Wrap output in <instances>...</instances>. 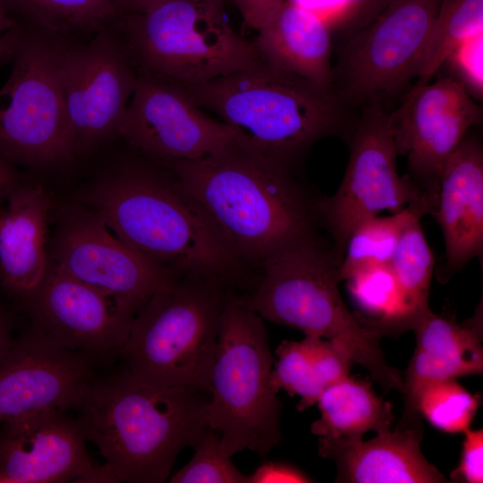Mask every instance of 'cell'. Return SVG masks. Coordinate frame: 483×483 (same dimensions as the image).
I'll return each mask as SVG.
<instances>
[{
	"instance_id": "obj_1",
	"label": "cell",
	"mask_w": 483,
	"mask_h": 483,
	"mask_svg": "<svg viewBox=\"0 0 483 483\" xmlns=\"http://www.w3.org/2000/svg\"><path fill=\"white\" fill-rule=\"evenodd\" d=\"M178 184L248 267L320 237L315 196L292 169L238 143L193 160L166 161Z\"/></svg>"
},
{
	"instance_id": "obj_2",
	"label": "cell",
	"mask_w": 483,
	"mask_h": 483,
	"mask_svg": "<svg viewBox=\"0 0 483 483\" xmlns=\"http://www.w3.org/2000/svg\"><path fill=\"white\" fill-rule=\"evenodd\" d=\"M83 200L130 248L177 276L241 286L249 267L233 252L173 175L125 164L93 184Z\"/></svg>"
},
{
	"instance_id": "obj_3",
	"label": "cell",
	"mask_w": 483,
	"mask_h": 483,
	"mask_svg": "<svg viewBox=\"0 0 483 483\" xmlns=\"http://www.w3.org/2000/svg\"><path fill=\"white\" fill-rule=\"evenodd\" d=\"M209 399L207 389L152 385L125 369L91 383L77 419L116 482L162 483L209 428Z\"/></svg>"
},
{
	"instance_id": "obj_4",
	"label": "cell",
	"mask_w": 483,
	"mask_h": 483,
	"mask_svg": "<svg viewBox=\"0 0 483 483\" xmlns=\"http://www.w3.org/2000/svg\"><path fill=\"white\" fill-rule=\"evenodd\" d=\"M183 86L197 106L231 128L238 143L290 169L317 141L351 135L355 125L332 87L260 58L206 83Z\"/></svg>"
},
{
	"instance_id": "obj_5",
	"label": "cell",
	"mask_w": 483,
	"mask_h": 483,
	"mask_svg": "<svg viewBox=\"0 0 483 483\" xmlns=\"http://www.w3.org/2000/svg\"><path fill=\"white\" fill-rule=\"evenodd\" d=\"M339 265L332 245L320 237L294 244L267 258L254 289L236 300L272 323L341 342L385 392L401 393L402 377L386 360L382 335L353 315L341 296Z\"/></svg>"
},
{
	"instance_id": "obj_6",
	"label": "cell",
	"mask_w": 483,
	"mask_h": 483,
	"mask_svg": "<svg viewBox=\"0 0 483 483\" xmlns=\"http://www.w3.org/2000/svg\"><path fill=\"white\" fill-rule=\"evenodd\" d=\"M273 358L263 318L231 292L219 318L206 408L223 453L246 449L266 458L281 442V403L270 385Z\"/></svg>"
},
{
	"instance_id": "obj_7",
	"label": "cell",
	"mask_w": 483,
	"mask_h": 483,
	"mask_svg": "<svg viewBox=\"0 0 483 483\" xmlns=\"http://www.w3.org/2000/svg\"><path fill=\"white\" fill-rule=\"evenodd\" d=\"M231 292L217 280L182 275L153 295L116 353L125 369L152 385L208 390L219 318Z\"/></svg>"
},
{
	"instance_id": "obj_8",
	"label": "cell",
	"mask_w": 483,
	"mask_h": 483,
	"mask_svg": "<svg viewBox=\"0 0 483 483\" xmlns=\"http://www.w3.org/2000/svg\"><path fill=\"white\" fill-rule=\"evenodd\" d=\"M138 72L185 86L206 83L254 64L253 43L232 28L224 0H160L116 23Z\"/></svg>"
},
{
	"instance_id": "obj_9",
	"label": "cell",
	"mask_w": 483,
	"mask_h": 483,
	"mask_svg": "<svg viewBox=\"0 0 483 483\" xmlns=\"http://www.w3.org/2000/svg\"><path fill=\"white\" fill-rule=\"evenodd\" d=\"M57 39L23 27L0 89V154L13 165L50 166L74 157Z\"/></svg>"
},
{
	"instance_id": "obj_10",
	"label": "cell",
	"mask_w": 483,
	"mask_h": 483,
	"mask_svg": "<svg viewBox=\"0 0 483 483\" xmlns=\"http://www.w3.org/2000/svg\"><path fill=\"white\" fill-rule=\"evenodd\" d=\"M350 137L349 160L337 191L315 200L318 225L327 232L340 263L348 238L364 221L385 210L394 214L425 199L436 201L409 175L398 174L390 114L380 100L367 105Z\"/></svg>"
},
{
	"instance_id": "obj_11",
	"label": "cell",
	"mask_w": 483,
	"mask_h": 483,
	"mask_svg": "<svg viewBox=\"0 0 483 483\" xmlns=\"http://www.w3.org/2000/svg\"><path fill=\"white\" fill-rule=\"evenodd\" d=\"M57 55L75 157L118 135L138 71L115 25L84 42L57 39Z\"/></svg>"
},
{
	"instance_id": "obj_12",
	"label": "cell",
	"mask_w": 483,
	"mask_h": 483,
	"mask_svg": "<svg viewBox=\"0 0 483 483\" xmlns=\"http://www.w3.org/2000/svg\"><path fill=\"white\" fill-rule=\"evenodd\" d=\"M439 0H392L346 38L331 87L346 105L380 100L417 78Z\"/></svg>"
},
{
	"instance_id": "obj_13",
	"label": "cell",
	"mask_w": 483,
	"mask_h": 483,
	"mask_svg": "<svg viewBox=\"0 0 483 483\" xmlns=\"http://www.w3.org/2000/svg\"><path fill=\"white\" fill-rule=\"evenodd\" d=\"M47 251L48 259L60 269L109 295L133 317L180 277L112 234L91 209H65Z\"/></svg>"
},
{
	"instance_id": "obj_14",
	"label": "cell",
	"mask_w": 483,
	"mask_h": 483,
	"mask_svg": "<svg viewBox=\"0 0 483 483\" xmlns=\"http://www.w3.org/2000/svg\"><path fill=\"white\" fill-rule=\"evenodd\" d=\"M200 109L180 82L138 72L118 136L165 161L201 158L229 144L234 134L225 123Z\"/></svg>"
},
{
	"instance_id": "obj_15",
	"label": "cell",
	"mask_w": 483,
	"mask_h": 483,
	"mask_svg": "<svg viewBox=\"0 0 483 483\" xmlns=\"http://www.w3.org/2000/svg\"><path fill=\"white\" fill-rule=\"evenodd\" d=\"M429 82L415 84L389 114L398 154L408 159V175L436 199L447 159L481 121L482 111L458 80L445 77Z\"/></svg>"
},
{
	"instance_id": "obj_16",
	"label": "cell",
	"mask_w": 483,
	"mask_h": 483,
	"mask_svg": "<svg viewBox=\"0 0 483 483\" xmlns=\"http://www.w3.org/2000/svg\"><path fill=\"white\" fill-rule=\"evenodd\" d=\"M79 419L45 410L0 424V483L116 482L94 463Z\"/></svg>"
},
{
	"instance_id": "obj_17",
	"label": "cell",
	"mask_w": 483,
	"mask_h": 483,
	"mask_svg": "<svg viewBox=\"0 0 483 483\" xmlns=\"http://www.w3.org/2000/svg\"><path fill=\"white\" fill-rule=\"evenodd\" d=\"M21 302L33 328L64 348L87 355L116 354L134 318L112 297L49 259L42 279Z\"/></svg>"
},
{
	"instance_id": "obj_18",
	"label": "cell",
	"mask_w": 483,
	"mask_h": 483,
	"mask_svg": "<svg viewBox=\"0 0 483 483\" xmlns=\"http://www.w3.org/2000/svg\"><path fill=\"white\" fill-rule=\"evenodd\" d=\"M94 380L89 355L31 326L0 361V424L45 410L78 409Z\"/></svg>"
},
{
	"instance_id": "obj_19",
	"label": "cell",
	"mask_w": 483,
	"mask_h": 483,
	"mask_svg": "<svg viewBox=\"0 0 483 483\" xmlns=\"http://www.w3.org/2000/svg\"><path fill=\"white\" fill-rule=\"evenodd\" d=\"M445 242L444 282L483 251V148L466 135L447 159L440 175L433 214Z\"/></svg>"
},
{
	"instance_id": "obj_20",
	"label": "cell",
	"mask_w": 483,
	"mask_h": 483,
	"mask_svg": "<svg viewBox=\"0 0 483 483\" xmlns=\"http://www.w3.org/2000/svg\"><path fill=\"white\" fill-rule=\"evenodd\" d=\"M421 423H399L394 430L373 438L318 442L321 456L335 461L336 482L443 483L449 482L422 453Z\"/></svg>"
},
{
	"instance_id": "obj_21",
	"label": "cell",
	"mask_w": 483,
	"mask_h": 483,
	"mask_svg": "<svg viewBox=\"0 0 483 483\" xmlns=\"http://www.w3.org/2000/svg\"><path fill=\"white\" fill-rule=\"evenodd\" d=\"M6 199L0 213V284L22 301L47 267L52 202L41 185L23 181Z\"/></svg>"
},
{
	"instance_id": "obj_22",
	"label": "cell",
	"mask_w": 483,
	"mask_h": 483,
	"mask_svg": "<svg viewBox=\"0 0 483 483\" xmlns=\"http://www.w3.org/2000/svg\"><path fill=\"white\" fill-rule=\"evenodd\" d=\"M260 59L281 70L331 87L332 30L323 16L285 0L257 30Z\"/></svg>"
},
{
	"instance_id": "obj_23",
	"label": "cell",
	"mask_w": 483,
	"mask_h": 483,
	"mask_svg": "<svg viewBox=\"0 0 483 483\" xmlns=\"http://www.w3.org/2000/svg\"><path fill=\"white\" fill-rule=\"evenodd\" d=\"M275 354L271 387L275 394L284 390L290 396H299V411L313 406L326 388L349 376L350 365L354 363L346 345L313 335L298 342L283 341Z\"/></svg>"
},
{
	"instance_id": "obj_24",
	"label": "cell",
	"mask_w": 483,
	"mask_h": 483,
	"mask_svg": "<svg viewBox=\"0 0 483 483\" xmlns=\"http://www.w3.org/2000/svg\"><path fill=\"white\" fill-rule=\"evenodd\" d=\"M320 418L311 425L318 442L360 438L369 431L391 429L392 405L378 396L370 385L350 376L326 388L317 402Z\"/></svg>"
},
{
	"instance_id": "obj_25",
	"label": "cell",
	"mask_w": 483,
	"mask_h": 483,
	"mask_svg": "<svg viewBox=\"0 0 483 483\" xmlns=\"http://www.w3.org/2000/svg\"><path fill=\"white\" fill-rule=\"evenodd\" d=\"M22 27L49 37L77 40L117 23L122 13L115 0H1Z\"/></svg>"
},
{
	"instance_id": "obj_26",
	"label": "cell",
	"mask_w": 483,
	"mask_h": 483,
	"mask_svg": "<svg viewBox=\"0 0 483 483\" xmlns=\"http://www.w3.org/2000/svg\"><path fill=\"white\" fill-rule=\"evenodd\" d=\"M482 329V301L473 316L462 323L437 315L429 308L409 328L415 333V349L453 364L463 376L483 372Z\"/></svg>"
},
{
	"instance_id": "obj_27",
	"label": "cell",
	"mask_w": 483,
	"mask_h": 483,
	"mask_svg": "<svg viewBox=\"0 0 483 483\" xmlns=\"http://www.w3.org/2000/svg\"><path fill=\"white\" fill-rule=\"evenodd\" d=\"M435 207V201L425 199L398 213L377 216L359 225L348 238L339 266L342 282L360 267L390 264L405 229L425 215L433 214Z\"/></svg>"
},
{
	"instance_id": "obj_28",
	"label": "cell",
	"mask_w": 483,
	"mask_h": 483,
	"mask_svg": "<svg viewBox=\"0 0 483 483\" xmlns=\"http://www.w3.org/2000/svg\"><path fill=\"white\" fill-rule=\"evenodd\" d=\"M481 32L483 0H439L415 84L429 82L462 42Z\"/></svg>"
},
{
	"instance_id": "obj_29",
	"label": "cell",
	"mask_w": 483,
	"mask_h": 483,
	"mask_svg": "<svg viewBox=\"0 0 483 483\" xmlns=\"http://www.w3.org/2000/svg\"><path fill=\"white\" fill-rule=\"evenodd\" d=\"M344 281L359 309L372 318V320L362 321L363 324L382 335L386 330L406 329L402 292L389 264L360 267Z\"/></svg>"
},
{
	"instance_id": "obj_30",
	"label": "cell",
	"mask_w": 483,
	"mask_h": 483,
	"mask_svg": "<svg viewBox=\"0 0 483 483\" xmlns=\"http://www.w3.org/2000/svg\"><path fill=\"white\" fill-rule=\"evenodd\" d=\"M434 264L433 253L420 220L416 221L402 233L389 264L402 292L408 330L411 322L429 309L428 295Z\"/></svg>"
},
{
	"instance_id": "obj_31",
	"label": "cell",
	"mask_w": 483,
	"mask_h": 483,
	"mask_svg": "<svg viewBox=\"0 0 483 483\" xmlns=\"http://www.w3.org/2000/svg\"><path fill=\"white\" fill-rule=\"evenodd\" d=\"M473 394L456 379L436 381L426 386L417 401V410L435 428L449 434L470 428L479 406Z\"/></svg>"
},
{
	"instance_id": "obj_32",
	"label": "cell",
	"mask_w": 483,
	"mask_h": 483,
	"mask_svg": "<svg viewBox=\"0 0 483 483\" xmlns=\"http://www.w3.org/2000/svg\"><path fill=\"white\" fill-rule=\"evenodd\" d=\"M191 460L170 479L172 483H249L220 447L219 434L208 429Z\"/></svg>"
},
{
	"instance_id": "obj_33",
	"label": "cell",
	"mask_w": 483,
	"mask_h": 483,
	"mask_svg": "<svg viewBox=\"0 0 483 483\" xmlns=\"http://www.w3.org/2000/svg\"><path fill=\"white\" fill-rule=\"evenodd\" d=\"M483 32L478 33L462 42L448 56L459 81L471 96L482 97L483 92Z\"/></svg>"
},
{
	"instance_id": "obj_34",
	"label": "cell",
	"mask_w": 483,
	"mask_h": 483,
	"mask_svg": "<svg viewBox=\"0 0 483 483\" xmlns=\"http://www.w3.org/2000/svg\"><path fill=\"white\" fill-rule=\"evenodd\" d=\"M463 434L461 460L451 472L450 479L453 482L482 483L483 429L470 428Z\"/></svg>"
},
{
	"instance_id": "obj_35",
	"label": "cell",
	"mask_w": 483,
	"mask_h": 483,
	"mask_svg": "<svg viewBox=\"0 0 483 483\" xmlns=\"http://www.w3.org/2000/svg\"><path fill=\"white\" fill-rule=\"evenodd\" d=\"M392 0H344L332 25L346 38L372 21Z\"/></svg>"
},
{
	"instance_id": "obj_36",
	"label": "cell",
	"mask_w": 483,
	"mask_h": 483,
	"mask_svg": "<svg viewBox=\"0 0 483 483\" xmlns=\"http://www.w3.org/2000/svg\"><path fill=\"white\" fill-rule=\"evenodd\" d=\"M249 483L311 482V479L298 469L280 462H267L248 476Z\"/></svg>"
},
{
	"instance_id": "obj_37",
	"label": "cell",
	"mask_w": 483,
	"mask_h": 483,
	"mask_svg": "<svg viewBox=\"0 0 483 483\" xmlns=\"http://www.w3.org/2000/svg\"><path fill=\"white\" fill-rule=\"evenodd\" d=\"M23 27L8 13L0 0V66L11 62Z\"/></svg>"
},
{
	"instance_id": "obj_38",
	"label": "cell",
	"mask_w": 483,
	"mask_h": 483,
	"mask_svg": "<svg viewBox=\"0 0 483 483\" xmlns=\"http://www.w3.org/2000/svg\"><path fill=\"white\" fill-rule=\"evenodd\" d=\"M244 23L258 30L274 9L285 0H233Z\"/></svg>"
},
{
	"instance_id": "obj_39",
	"label": "cell",
	"mask_w": 483,
	"mask_h": 483,
	"mask_svg": "<svg viewBox=\"0 0 483 483\" xmlns=\"http://www.w3.org/2000/svg\"><path fill=\"white\" fill-rule=\"evenodd\" d=\"M21 182L14 165L0 154V199H7Z\"/></svg>"
},
{
	"instance_id": "obj_40",
	"label": "cell",
	"mask_w": 483,
	"mask_h": 483,
	"mask_svg": "<svg viewBox=\"0 0 483 483\" xmlns=\"http://www.w3.org/2000/svg\"><path fill=\"white\" fill-rule=\"evenodd\" d=\"M13 321L11 315L0 302V361L11 349L14 338L12 335Z\"/></svg>"
},
{
	"instance_id": "obj_41",
	"label": "cell",
	"mask_w": 483,
	"mask_h": 483,
	"mask_svg": "<svg viewBox=\"0 0 483 483\" xmlns=\"http://www.w3.org/2000/svg\"><path fill=\"white\" fill-rule=\"evenodd\" d=\"M160 0H115L122 14L140 12Z\"/></svg>"
},
{
	"instance_id": "obj_42",
	"label": "cell",
	"mask_w": 483,
	"mask_h": 483,
	"mask_svg": "<svg viewBox=\"0 0 483 483\" xmlns=\"http://www.w3.org/2000/svg\"><path fill=\"white\" fill-rule=\"evenodd\" d=\"M3 208L4 207L2 205H0V213H1L2 209H3Z\"/></svg>"
}]
</instances>
